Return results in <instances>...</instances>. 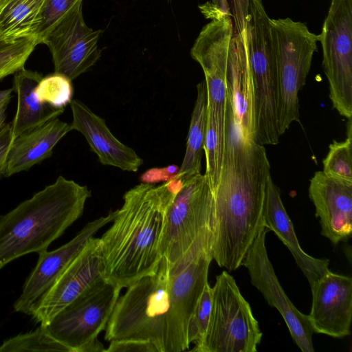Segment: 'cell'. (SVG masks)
I'll use <instances>...</instances> for the list:
<instances>
[{
    "label": "cell",
    "instance_id": "1",
    "mask_svg": "<svg viewBox=\"0 0 352 352\" xmlns=\"http://www.w3.org/2000/svg\"><path fill=\"white\" fill-rule=\"evenodd\" d=\"M270 164L263 145L236 135L226 144L219 182L212 191V260L234 271L264 229L263 208Z\"/></svg>",
    "mask_w": 352,
    "mask_h": 352
},
{
    "label": "cell",
    "instance_id": "2",
    "mask_svg": "<svg viewBox=\"0 0 352 352\" xmlns=\"http://www.w3.org/2000/svg\"><path fill=\"white\" fill-rule=\"evenodd\" d=\"M183 184L177 177L159 186L141 183L124 193L100 238L106 280L122 289L156 272L166 213Z\"/></svg>",
    "mask_w": 352,
    "mask_h": 352
},
{
    "label": "cell",
    "instance_id": "3",
    "mask_svg": "<svg viewBox=\"0 0 352 352\" xmlns=\"http://www.w3.org/2000/svg\"><path fill=\"white\" fill-rule=\"evenodd\" d=\"M91 191L58 176L0 216V270L23 255L47 250L83 212Z\"/></svg>",
    "mask_w": 352,
    "mask_h": 352
},
{
    "label": "cell",
    "instance_id": "4",
    "mask_svg": "<svg viewBox=\"0 0 352 352\" xmlns=\"http://www.w3.org/2000/svg\"><path fill=\"white\" fill-rule=\"evenodd\" d=\"M169 313V264L162 257L155 273L129 285L118 298L104 339L148 341L158 352H166Z\"/></svg>",
    "mask_w": 352,
    "mask_h": 352
},
{
    "label": "cell",
    "instance_id": "5",
    "mask_svg": "<svg viewBox=\"0 0 352 352\" xmlns=\"http://www.w3.org/2000/svg\"><path fill=\"white\" fill-rule=\"evenodd\" d=\"M278 83V129L281 136L299 122L298 94L305 85L318 35L300 21L287 17L270 19Z\"/></svg>",
    "mask_w": 352,
    "mask_h": 352
},
{
    "label": "cell",
    "instance_id": "6",
    "mask_svg": "<svg viewBox=\"0 0 352 352\" xmlns=\"http://www.w3.org/2000/svg\"><path fill=\"white\" fill-rule=\"evenodd\" d=\"M263 333L234 278L226 270L216 276L209 322L195 352H256Z\"/></svg>",
    "mask_w": 352,
    "mask_h": 352
},
{
    "label": "cell",
    "instance_id": "7",
    "mask_svg": "<svg viewBox=\"0 0 352 352\" xmlns=\"http://www.w3.org/2000/svg\"><path fill=\"white\" fill-rule=\"evenodd\" d=\"M213 224L206 228L188 250L169 266L170 313L166 352L188 349V325L208 281L212 261Z\"/></svg>",
    "mask_w": 352,
    "mask_h": 352
},
{
    "label": "cell",
    "instance_id": "8",
    "mask_svg": "<svg viewBox=\"0 0 352 352\" xmlns=\"http://www.w3.org/2000/svg\"><path fill=\"white\" fill-rule=\"evenodd\" d=\"M121 289L102 279L43 327L71 352L104 351L97 338L105 329Z\"/></svg>",
    "mask_w": 352,
    "mask_h": 352
},
{
    "label": "cell",
    "instance_id": "9",
    "mask_svg": "<svg viewBox=\"0 0 352 352\" xmlns=\"http://www.w3.org/2000/svg\"><path fill=\"white\" fill-rule=\"evenodd\" d=\"M329 98L340 115L352 117V0H331L318 35Z\"/></svg>",
    "mask_w": 352,
    "mask_h": 352
},
{
    "label": "cell",
    "instance_id": "10",
    "mask_svg": "<svg viewBox=\"0 0 352 352\" xmlns=\"http://www.w3.org/2000/svg\"><path fill=\"white\" fill-rule=\"evenodd\" d=\"M213 222V195L204 174L184 180L168 209L160 242L162 256L169 266L180 259Z\"/></svg>",
    "mask_w": 352,
    "mask_h": 352
},
{
    "label": "cell",
    "instance_id": "11",
    "mask_svg": "<svg viewBox=\"0 0 352 352\" xmlns=\"http://www.w3.org/2000/svg\"><path fill=\"white\" fill-rule=\"evenodd\" d=\"M199 8L211 21L199 32L190 56L204 72L207 107L218 113L227 114V72L234 34L232 14L217 8L210 1Z\"/></svg>",
    "mask_w": 352,
    "mask_h": 352
},
{
    "label": "cell",
    "instance_id": "12",
    "mask_svg": "<svg viewBox=\"0 0 352 352\" xmlns=\"http://www.w3.org/2000/svg\"><path fill=\"white\" fill-rule=\"evenodd\" d=\"M268 231L265 228L259 232L241 265L248 269L251 283L262 294L267 303L280 314L295 344L302 352H314V331L308 315L300 312L289 300L269 258L265 245Z\"/></svg>",
    "mask_w": 352,
    "mask_h": 352
},
{
    "label": "cell",
    "instance_id": "13",
    "mask_svg": "<svg viewBox=\"0 0 352 352\" xmlns=\"http://www.w3.org/2000/svg\"><path fill=\"white\" fill-rule=\"evenodd\" d=\"M101 32L85 23L82 3L70 11L43 41L52 54L54 73L72 81L89 70L101 56L98 45Z\"/></svg>",
    "mask_w": 352,
    "mask_h": 352
},
{
    "label": "cell",
    "instance_id": "14",
    "mask_svg": "<svg viewBox=\"0 0 352 352\" xmlns=\"http://www.w3.org/2000/svg\"><path fill=\"white\" fill-rule=\"evenodd\" d=\"M104 279L100 238L91 237L52 287L33 307L30 315L40 325L98 281Z\"/></svg>",
    "mask_w": 352,
    "mask_h": 352
},
{
    "label": "cell",
    "instance_id": "15",
    "mask_svg": "<svg viewBox=\"0 0 352 352\" xmlns=\"http://www.w3.org/2000/svg\"><path fill=\"white\" fill-rule=\"evenodd\" d=\"M116 213V210L110 211L106 216L89 222L74 238L58 248L38 253L36 264L26 279L21 295L14 303V310L30 315L34 305L81 252L89 239L111 222Z\"/></svg>",
    "mask_w": 352,
    "mask_h": 352
},
{
    "label": "cell",
    "instance_id": "16",
    "mask_svg": "<svg viewBox=\"0 0 352 352\" xmlns=\"http://www.w3.org/2000/svg\"><path fill=\"white\" fill-rule=\"evenodd\" d=\"M234 34L227 72L228 111L236 136L255 141L254 94L244 27L232 15Z\"/></svg>",
    "mask_w": 352,
    "mask_h": 352
},
{
    "label": "cell",
    "instance_id": "17",
    "mask_svg": "<svg viewBox=\"0 0 352 352\" xmlns=\"http://www.w3.org/2000/svg\"><path fill=\"white\" fill-rule=\"evenodd\" d=\"M308 318L314 333L342 338L351 333L352 278L330 270L311 287Z\"/></svg>",
    "mask_w": 352,
    "mask_h": 352
},
{
    "label": "cell",
    "instance_id": "18",
    "mask_svg": "<svg viewBox=\"0 0 352 352\" xmlns=\"http://www.w3.org/2000/svg\"><path fill=\"white\" fill-rule=\"evenodd\" d=\"M308 193L322 235L334 245L347 241L352 232V185L332 179L320 170L310 179Z\"/></svg>",
    "mask_w": 352,
    "mask_h": 352
},
{
    "label": "cell",
    "instance_id": "19",
    "mask_svg": "<svg viewBox=\"0 0 352 352\" xmlns=\"http://www.w3.org/2000/svg\"><path fill=\"white\" fill-rule=\"evenodd\" d=\"M69 105L72 114V130L80 132L85 137L102 164L129 172L138 170L143 164L142 159L111 133L104 119L79 100L72 99Z\"/></svg>",
    "mask_w": 352,
    "mask_h": 352
},
{
    "label": "cell",
    "instance_id": "20",
    "mask_svg": "<svg viewBox=\"0 0 352 352\" xmlns=\"http://www.w3.org/2000/svg\"><path fill=\"white\" fill-rule=\"evenodd\" d=\"M265 227L273 231L288 248L310 287L329 270V260L318 258L300 247L293 223L283 204L279 188L270 176L267 180L263 208Z\"/></svg>",
    "mask_w": 352,
    "mask_h": 352
},
{
    "label": "cell",
    "instance_id": "21",
    "mask_svg": "<svg viewBox=\"0 0 352 352\" xmlns=\"http://www.w3.org/2000/svg\"><path fill=\"white\" fill-rule=\"evenodd\" d=\"M70 131V124L56 118L16 137L8 156L4 177L28 170L50 157L55 146Z\"/></svg>",
    "mask_w": 352,
    "mask_h": 352
},
{
    "label": "cell",
    "instance_id": "22",
    "mask_svg": "<svg viewBox=\"0 0 352 352\" xmlns=\"http://www.w3.org/2000/svg\"><path fill=\"white\" fill-rule=\"evenodd\" d=\"M13 89L17 94L16 111L11 122L14 138L58 118L64 109H56L40 102L35 89L43 77L24 67L14 74Z\"/></svg>",
    "mask_w": 352,
    "mask_h": 352
},
{
    "label": "cell",
    "instance_id": "23",
    "mask_svg": "<svg viewBox=\"0 0 352 352\" xmlns=\"http://www.w3.org/2000/svg\"><path fill=\"white\" fill-rule=\"evenodd\" d=\"M207 91L205 81L197 85V98L192 113L186 152L176 177L186 180L201 173L206 131Z\"/></svg>",
    "mask_w": 352,
    "mask_h": 352
},
{
    "label": "cell",
    "instance_id": "24",
    "mask_svg": "<svg viewBox=\"0 0 352 352\" xmlns=\"http://www.w3.org/2000/svg\"><path fill=\"white\" fill-rule=\"evenodd\" d=\"M228 113L223 115L207 107L206 131L204 144V175L212 192L219 180L228 140Z\"/></svg>",
    "mask_w": 352,
    "mask_h": 352
},
{
    "label": "cell",
    "instance_id": "25",
    "mask_svg": "<svg viewBox=\"0 0 352 352\" xmlns=\"http://www.w3.org/2000/svg\"><path fill=\"white\" fill-rule=\"evenodd\" d=\"M44 0H1L0 40L32 36Z\"/></svg>",
    "mask_w": 352,
    "mask_h": 352
},
{
    "label": "cell",
    "instance_id": "26",
    "mask_svg": "<svg viewBox=\"0 0 352 352\" xmlns=\"http://www.w3.org/2000/svg\"><path fill=\"white\" fill-rule=\"evenodd\" d=\"M347 137L344 141H333L322 161L323 173L328 177L352 185L351 118L348 119Z\"/></svg>",
    "mask_w": 352,
    "mask_h": 352
},
{
    "label": "cell",
    "instance_id": "27",
    "mask_svg": "<svg viewBox=\"0 0 352 352\" xmlns=\"http://www.w3.org/2000/svg\"><path fill=\"white\" fill-rule=\"evenodd\" d=\"M64 351L70 350L52 338L41 325L34 331L19 334L5 340L0 352Z\"/></svg>",
    "mask_w": 352,
    "mask_h": 352
},
{
    "label": "cell",
    "instance_id": "28",
    "mask_svg": "<svg viewBox=\"0 0 352 352\" xmlns=\"http://www.w3.org/2000/svg\"><path fill=\"white\" fill-rule=\"evenodd\" d=\"M73 94L72 80L56 73L43 77L35 89L40 102L56 109H64L69 104Z\"/></svg>",
    "mask_w": 352,
    "mask_h": 352
},
{
    "label": "cell",
    "instance_id": "29",
    "mask_svg": "<svg viewBox=\"0 0 352 352\" xmlns=\"http://www.w3.org/2000/svg\"><path fill=\"white\" fill-rule=\"evenodd\" d=\"M37 45L33 36L10 41L0 40V80L23 68Z\"/></svg>",
    "mask_w": 352,
    "mask_h": 352
},
{
    "label": "cell",
    "instance_id": "30",
    "mask_svg": "<svg viewBox=\"0 0 352 352\" xmlns=\"http://www.w3.org/2000/svg\"><path fill=\"white\" fill-rule=\"evenodd\" d=\"M82 0H44L34 23L32 36L38 44L49 32Z\"/></svg>",
    "mask_w": 352,
    "mask_h": 352
},
{
    "label": "cell",
    "instance_id": "31",
    "mask_svg": "<svg viewBox=\"0 0 352 352\" xmlns=\"http://www.w3.org/2000/svg\"><path fill=\"white\" fill-rule=\"evenodd\" d=\"M212 287L208 282L197 302L188 325V341L189 344H199L206 335L212 306Z\"/></svg>",
    "mask_w": 352,
    "mask_h": 352
},
{
    "label": "cell",
    "instance_id": "32",
    "mask_svg": "<svg viewBox=\"0 0 352 352\" xmlns=\"http://www.w3.org/2000/svg\"><path fill=\"white\" fill-rule=\"evenodd\" d=\"M109 342L104 352H158L155 346L148 341L121 340Z\"/></svg>",
    "mask_w": 352,
    "mask_h": 352
},
{
    "label": "cell",
    "instance_id": "33",
    "mask_svg": "<svg viewBox=\"0 0 352 352\" xmlns=\"http://www.w3.org/2000/svg\"><path fill=\"white\" fill-rule=\"evenodd\" d=\"M179 167L170 165L164 168H153L144 172L140 179L142 183L154 184L160 182H168L176 177Z\"/></svg>",
    "mask_w": 352,
    "mask_h": 352
},
{
    "label": "cell",
    "instance_id": "34",
    "mask_svg": "<svg viewBox=\"0 0 352 352\" xmlns=\"http://www.w3.org/2000/svg\"><path fill=\"white\" fill-rule=\"evenodd\" d=\"M14 140L11 122L0 128V179L5 175L8 156Z\"/></svg>",
    "mask_w": 352,
    "mask_h": 352
},
{
    "label": "cell",
    "instance_id": "35",
    "mask_svg": "<svg viewBox=\"0 0 352 352\" xmlns=\"http://www.w3.org/2000/svg\"><path fill=\"white\" fill-rule=\"evenodd\" d=\"M13 88L0 90V109L8 106L12 97Z\"/></svg>",
    "mask_w": 352,
    "mask_h": 352
},
{
    "label": "cell",
    "instance_id": "36",
    "mask_svg": "<svg viewBox=\"0 0 352 352\" xmlns=\"http://www.w3.org/2000/svg\"><path fill=\"white\" fill-rule=\"evenodd\" d=\"M210 2L217 8L227 12H230L228 0H211Z\"/></svg>",
    "mask_w": 352,
    "mask_h": 352
},
{
    "label": "cell",
    "instance_id": "37",
    "mask_svg": "<svg viewBox=\"0 0 352 352\" xmlns=\"http://www.w3.org/2000/svg\"><path fill=\"white\" fill-rule=\"evenodd\" d=\"M8 106L3 107L0 109V128L4 124L6 118V111Z\"/></svg>",
    "mask_w": 352,
    "mask_h": 352
},
{
    "label": "cell",
    "instance_id": "38",
    "mask_svg": "<svg viewBox=\"0 0 352 352\" xmlns=\"http://www.w3.org/2000/svg\"><path fill=\"white\" fill-rule=\"evenodd\" d=\"M1 1V0H0Z\"/></svg>",
    "mask_w": 352,
    "mask_h": 352
}]
</instances>
